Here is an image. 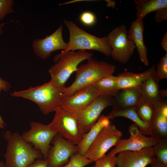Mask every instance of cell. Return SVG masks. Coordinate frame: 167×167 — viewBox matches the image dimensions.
<instances>
[{"instance_id":"21","label":"cell","mask_w":167,"mask_h":167,"mask_svg":"<svg viewBox=\"0 0 167 167\" xmlns=\"http://www.w3.org/2000/svg\"><path fill=\"white\" fill-rule=\"evenodd\" d=\"M152 66L140 73L125 71L119 74L117 77V85L119 90L141 85L150 76Z\"/></svg>"},{"instance_id":"1","label":"cell","mask_w":167,"mask_h":167,"mask_svg":"<svg viewBox=\"0 0 167 167\" xmlns=\"http://www.w3.org/2000/svg\"><path fill=\"white\" fill-rule=\"evenodd\" d=\"M65 87L58 86L50 80L40 86L26 90L14 91L11 96L22 97L36 103L42 113L47 115L61 106Z\"/></svg>"},{"instance_id":"19","label":"cell","mask_w":167,"mask_h":167,"mask_svg":"<svg viewBox=\"0 0 167 167\" xmlns=\"http://www.w3.org/2000/svg\"><path fill=\"white\" fill-rule=\"evenodd\" d=\"M152 135L160 139H167V101L155 108L152 121Z\"/></svg>"},{"instance_id":"38","label":"cell","mask_w":167,"mask_h":167,"mask_svg":"<svg viewBox=\"0 0 167 167\" xmlns=\"http://www.w3.org/2000/svg\"><path fill=\"white\" fill-rule=\"evenodd\" d=\"M107 2L108 5H107L108 6L111 7L113 8H114L116 4V2L115 1H112L108 0L106 1Z\"/></svg>"},{"instance_id":"3","label":"cell","mask_w":167,"mask_h":167,"mask_svg":"<svg viewBox=\"0 0 167 167\" xmlns=\"http://www.w3.org/2000/svg\"><path fill=\"white\" fill-rule=\"evenodd\" d=\"M115 70V66L113 65L90 58L86 63L78 66L75 71V81L71 85L65 87L63 98L71 95L82 87L93 84L103 77L113 75Z\"/></svg>"},{"instance_id":"22","label":"cell","mask_w":167,"mask_h":167,"mask_svg":"<svg viewBox=\"0 0 167 167\" xmlns=\"http://www.w3.org/2000/svg\"><path fill=\"white\" fill-rule=\"evenodd\" d=\"M110 124V120L106 116H100L91 129L84 134L82 139L77 145V152L85 155L88 148L99 132L105 127Z\"/></svg>"},{"instance_id":"18","label":"cell","mask_w":167,"mask_h":167,"mask_svg":"<svg viewBox=\"0 0 167 167\" xmlns=\"http://www.w3.org/2000/svg\"><path fill=\"white\" fill-rule=\"evenodd\" d=\"M141 85L119 90L113 96V109L136 107L142 99Z\"/></svg>"},{"instance_id":"36","label":"cell","mask_w":167,"mask_h":167,"mask_svg":"<svg viewBox=\"0 0 167 167\" xmlns=\"http://www.w3.org/2000/svg\"><path fill=\"white\" fill-rule=\"evenodd\" d=\"M150 167H167L162 164L156 158H155L154 161L151 164Z\"/></svg>"},{"instance_id":"14","label":"cell","mask_w":167,"mask_h":167,"mask_svg":"<svg viewBox=\"0 0 167 167\" xmlns=\"http://www.w3.org/2000/svg\"><path fill=\"white\" fill-rule=\"evenodd\" d=\"M116 165L118 167H146L155 161L153 147L135 150H124L118 153Z\"/></svg>"},{"instance_id":"25","label":"cell","mask_w":167,"mask_h":167,"mask_svg":"<svg viewBox=\"0 0 167 167\" xmlns=\"http://www.w3.org/2000/svg\"><path fill=\"white\" fill-rule=\"evenodd\" d=\"M135 109L139 117L148 126L151 131L155 108L149 102L142 99L135 107Z\"/></svg>"},{"instance_id":"33","label":"cell","mask_w":167,"mask_h":167,"mask_svg":"<svg viewBox=\"0 0 167 167\" xmlns=\"http://www.w3.org/2000/svg\"><path fill=\"white\" fill-rule=\"evenodd\" d=\"M27 167H48L46 159H38L36 160Z\"/></svg>"},{"instance_id":"29","label":"cell","mask_w":167,"mask_h":167,"mask_svg":"<svg viewBox=\"0 0 167 167\" xmlns=\"http://www.w3.org/2000/svg\"><path fill=\"white\" fill-rule=\"evenodd\" d=\"M13 0H0V21L3 20L8 14L14 12Z\"/></svg>"},{"instance_id":"4","label":"cell","mask_w":167,"mask_h":167,"mask_svg":"<svg viewBox=\"0 0 167 167\" xmlns=\"http://www.w3.org/2000/svg\"><path fill=\"white\" fill-rule=\"evenodd\" d=\"M64 23L68 30L69 38L67 47L61 52L91 50L99 52L107 57L110 56L112 49L107 36L98 37L80 28L71 21L64 20Z\"/></svg>"},{"instance_id":"30","label":"cell","mask_w":167,"mask_h":167,"mask_svg":"<svg viewBox=\"0 0 167 167\" xmlns=\"http://www.w3.org/2000/svg\"><path fill=\"white\" fill-rule=\"evenodd\" d=\"M156 71L160 80L167 79V53L161 58Z\"/></svg>"},{"instance_id":"20","label":"cell","mask_w":167,"mask_h":167,"mask_svg":"<svg viewBox=\"0 0 167 167\" xmlns=\"http://www.w3.org/2000/svg\"><path fill=\"white\" fill-rule=\"evenodd\" d=\"M106 116L109 120L119 117L128 118L134 122L143 135H152L151 130L138 115L135 107L113 109L112 111Z\"/></svg>"},{"instance_id":"23","label":"cell","mask_w":167,"mask_h":167,"mask_svg":"<svg viewBox=\"0 0 167 167\" xmlns=\"http://www.w3.org/2000/svg\"><path fill=\"white\" fill-rule=\"evenodd\" d=\"M136 19H143L148 14L167 7V0H135Z\"/></svg>"},{"instance_id":"15","label":"cell","mask_w":167,"mask_h":167,"mask_svg":"<svg viewBox=\"0 0 167 167\" xmlns=\"http://www.w3.org/2000/svg\"><path fill=\"white\" fill-rule=\"evenodd\" d=\"M100 95L93 84L88 85L63 98L61 106L71 112H74L85 107Z\"/></svg>"},{"instance_id":"26","label":"cell","mask_w":167,"mask_h":167,"mask_svg":"<svg viewBox=\"0 0 167 167\" xmlns=\"http://www.w3.org/2000/svg\"><path fill=\"white\" fill-rule=\"evenodd\" d=\"M153 148L156 158L167 166V139H161Z\"/></svg>"},{"instance_id":"24","label":"cell","mask_w":167,"mask_h":167,"mask_svg":"<svg viewBox=\"0 0 167 167\" xmlns=\"http://www.w3.org/2000/svg\"><path fill=\"white\" fill-rule=\"evenodd\" d=\"M101 95L113 96L119 90L117 85V77L111 75L103 77L94 83Z\"/></svg>"},{"instance_id":"11","label":"cell","mask_w":167,"mask_h":167,"mask_svg":"<svg viewBox=\"0 0 167 167\" xmlns=\"http://www.w3.org/2000/svg\"><path fill=\"white\" fill-rule=\"evenodd\" d=\"M46 159L48 167H60L67 163L71 157L77 152V145L57 134L51 142Z\"/></svg>"},{"instance_id":"8","label":"cell","mask_w":167,"mask_h":167,"mask_svg":"<svg viewBox=\"0 0 167 167\" xmlns=\"http://www.w3.org/2000/svg\"><path fill=\"white\" fill-rule=\"evenodd\" d=\"M30 128L21 135L22 138L27 142L31 144L34 148L41 153L43 159H46L50 143L58 134L49 125H45L35 121H31Z\"/></svg>"},{"instance_id":"32","label":"cell","mask_w":167,"mask_h":167,"mask_svg":"<svg viewBox=\"0 0 167 167\" xmlns=\"http://www.w3.org/2000/svg\"><path fill=\"white\" fill-rule=\"evenodd\" d=\"M155 12L154 20L157 23H160L167 19V7L158 9Z\"/></svg>"},{"instance_id":"37","label":"cell","mask_w":167,"mask_h":167,"mask_svg":"<svg viewBox=\"0 0 167 167\" xmlns=\"http://www.w3.org/2000/svg\"><path fill=\"white\" fill-rule=\"evenodd\" d=\"M160 94L161 97L163 99H165L167 97V91L166 89L160 90Z\"/></svg>"},{"instance_id":"10","label":"cell","mask_w":167,"mask_h":167,"mask_svg":"<svg viewBox=\"0 0 167 167\" xmlns=\"http://www.w3.org/2000/svg\"><path fill=\"white\" fill-rule=\"evenodd\" d=\"M113 97L109 96H99L85 107L71 112L76 118L84 133H86L91 129L105 108L112 106Z\"/></svg>"},{"instance_id":"31","label":"cell","mask_w":167,"mask_h":167,"mask_svg":"<svg viewBox=\"0 0 167 167\" xmlns=\"http://www.w3.org/2000/svg\"><path fill=\"white\" fill-rule=\"evenodd\" d=\"M81 22L84 25L90 26L93 25L96 21V17L92 12L86 11L82 12L79 16Z\"/></svg>"},{"instance_id":"13","label":"cell","mask_w":167,"mask_h":167,"mask_svg":"<svg viewBox=\"0 0 167 167\" xmlns=\"http://www.w3.org/2000/svg\"><path fill=\"white\" fill-rule=\"evenodd\" d=\"M63 25L58 27L54 32L43 39H36L33 42L32 48L36 55L43 60L51 55L54 51L64 50L68 45L62 36Z\"/></svg>"},{"instance_id":"35","label":"cell","mask_w":167,"mask_h":167,"mask_svg":"<svg viewBox=\"0 0 167 167\" xmlns=\"http://www.w3.org/2000/svg\"><path fill=\"white\" fill-rule=\"evenodd\" d=\"M161 44L163 49L167 53V32H166L163 37Z\"/></svg>"},{"instance_id":"7","label":"cell","mask_w":167,"mask_h":167,"mask_svg":"<svg viewBox=\"0 0 167 167\" xmlns=\"http://www.w3.org/2000/svg\"><path fill=\"white\" fill-rule=\"evenodd\" d=\"M128 31L124 25L113 29L107 36L111 48L110 56L114 60L126 64L130 59L135 46L128 38Z\"/></svg>"},{"instance_id":"42","label":"cell","mask_w":167,"mask_h":167,"mask_svg":"<svg viewBox=\"0 0 167 167\" xmlns=\"http://www.w3.org/2000/svg\"><path fill=\"white\" fill-rule=\"evenodd\" d=\"M4 127V126L0 122V128L3 129Z\"/></svg>"},{"instance_id":"39","label":"cell","mask_w":167,"mask_h":167,"mask_svg":"<svg viewBox=\"0 0 167 167\" xmlns=\"http://www.w3.org/2000/svg\"><path fill=\"white\" fill-rule=\"evenodd\" d=\"M6 24V23H0V35L3 33V28Z\"/></svg>"},{"instance_id":"28","label":"cell","mask_w":167,"mask_h":167,"mask_svg":"<svg viewBox=\"0 0 167 167\" xmlns=\"http://www.w3.org/2000/svg\"><path fill=\"white\" fill-rule=\"evenodd\" d=\"M117 159L116 155L105 154L95 161L93 167H115Z\"/></svg>"},{"instance_id":"40","label":"cell","mask_w":167,"mask_h":167,"mask_svg":"<svg viewBox=\"0 0 167 167\" xmlns=\"http://www.w3.org/2000/svg\"><path fill=\"white\" fill-rule=\"evenodd\" d=\"M2 91V89L0 88V92L1 91ZM0 122L4 126L5 125V123L2 119V118L1 117L0 115Z\"/></svg>"},{"instance_id":"9","label":"cell","mask_w":167,"mask_h":167,"mask_svg":"<svg viewBox=\"0 0 167 167\" xmlns=\"http://www.w3.org/2000/svg\"><path fill=\"white\" fill-rule=\"evenodd\" d=\"M123 136L122 133L113 124L103 128L87 150L85 156L92 162L105 154Z\"/></svg>"},{"instance_id":"6","label":"cell","mask_w":167,"mask_h":167,"mask_svg":"<svg viewBox=\"0 0 167 167\" xmlns=\"http://www.w3.org/2000/svg\"><path fill=\"white\" fill-rule=\"evenodd\" d=\"M52 121L49 125L60 135L77 145L85 133L81 129L75 115L60 106L55 110Z\"/></svg>"},{"instance_id":"2","label":"cell","mask_w":167,"mask_h":167,"mask_svg":"<svg viewBox=\"0 0 167 167\" xmlns=\"http://www.w3.org/2000/svg\"><path fill=\"white\" fill-rule=\"evenodd\" d=\"M3 137L7 142L4 155L6 167H27L36 159L43 158L40 152L24 141L19 133L7 131Z\"/></svg>"},{"instance_id":"17","label":"cell","mask_w":167,"mask_h":167,"mask_svg":"<svg viewBox=\"0 0 167 167\" xmlns=\"http://www.w3.org/2000/svg\"><path fill=\"white\" fill-rule=\"evenodd\" d=\"M143 19L136 18L132 22L128 31L127 36L137 49L140 61L145 66H148L149 62L147 48L143 40L144 25Z\"/></svg>"},{"instance_id":"41","label":"cell","mask_w":167,"mask_h":167,"mask_svg":"<svg viewBox=\"0 0 167 167\" xmlns=\"http://www.w3.org/2000/svg\"><path fill=\"white\" fill-rule=\"evenodd\" d=\"M0 167H6L4 163L2 161L0 162Z\"/></svg>"},{"instance_id":"27","label":"cell","mask_w":167,"mask_h":167,"mask_svg":"<svg viewBox=\"0 0 167 167\" xmlns=\"http://www.w3.org/2000/svg\"><path fill=\"white\" fill-rule=\"evenodd\" d=\"M92 162L85 155L77 152L71 157L66 165L60 167H84Z\"/></svg>"},{"instance_id":"16","label":"cell","mask_w":167,"mask_h":167,"mask_svg":"<svg viewBox=\"0 0 167 167\" xmlns=\"http://www.w3.org/2000/svg\"><path fill=\"white\" fill-rule=\"evenodd\" d=\"M150 76L141 85L142 99L150 103L155 108L165 99L160 96L159 88L160 81L156 73L155 66H152Z\"/></svg>"},{"instance_id":"12","label":"cell","mask_w":167,"mask_h":167,"mask_svg":"<svg viewBox=\"0 0 167 167\" xmlns=\"http://www.w3.org/2000/svg\"><path fill=\"white\" fill-rule=\"evenodd\" d=\"M128 131L130 134L127 139H121L108 155H116L123 151L135 150L145 148L153 147L160 139L152 136L143 135L134 123L130 125Z\"/></svg>"},{"instance_id":"5","label":"cell","mask_w":167,"mask_h":167,"mask_svg":"<svg viewBox=\"0 0 167 167\" xmlns=\"http://www.w3.org/2000/svg\"><path fill=\"white\" fill-rule=\"evenodd\" d=\"M93 54L85 50L61 52L55 56L56 62L49 70L50 80L58 86L65 87L66 83L72 74L76 71L79 64L92 57Z\"/></svg>"},{"instance_id":"34","label":"cell","mask_w":167,"mask_h":167,"mask_svg":"<svg viewBox=\"0 0 167 167\" xmlns=\"http://www.w3.org/2000/svg\"><path fill=\"white\" fill-rule=\"evenodd\" d=\"M11 87L10 84L8 82L0 78V88L2 91H7L10 89Z\"/></svg>"}]
</instances>
